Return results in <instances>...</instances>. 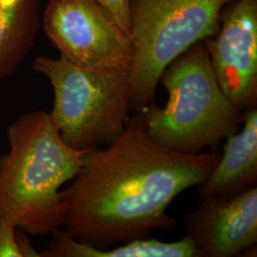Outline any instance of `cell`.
Segmentation results:
<instances>
[{
    "label": "cell",
    "mask_w": 257,
    "mask_h": 257,
    "mask_svg": "<svg viewBox=\"0 0 257 257\" xmlns=\"http://www.w3.org/2000/svg\"><path fill=\"white\" fill-rule=\"evenodd\" d=\"M220 154H185L162 147L136 111L118 138L88 151L71 185L61 191L63 230L81 242L105 248L170 230L167 210L180 193L203 183Z\"/></svg>",
    "instance_id": "cell-1"
},
{
    "label": "cell",
    "mask_w": 257,
    "mask_h": 257,
    "mask_svg": "<svg viewBox=\"0 0 257 257\" xmlns=\"http://www.w3.org/2000/svg\"><path fill=\"white\" fill-rule=\"evenodd\" d=\"M9 149L0 157V218L28 235L63 228L61 187L79 172L88 151L63 141L46 110L25 112L7 130Z\"/></svg>",
    "instance_id": "cell-2"
},
{
    "label": "cell",
    "mask_w": 257,
    "mask_h": 257,
    "mask_svg": "<svg viewBox=\"0 0 257 257\" xmlns=\"http://www.w3.org/2000/svg\"><path fill=\"white\" fill-rule=\"evenodd\" d=\"M159 83L168 92L165 106L153 102L141 112L149 136L162 147L199 154L242 124L244 111L222 91L204 40L170 63Z\"/></svg>",
    "instance_id": "cell-3"
},
{
    "label": "cell",
    "mask_w": 257,
    "mask_h": 257,
    "mask_svg": "<svg viewBox=\"0 0 257 257\" xmlns=\"http://www.w3.org/2000/svg\"><path fill=\"white\" fill-rule=\"evenodd\" d=\"M33 68L53 87L49 113L67 145L90 151L119 137L132 111L130 73L86 69L60 55L37 56Z\"/></svg>",
    "instance_id": "cell-4"
},
{
    "label": "cell",
    "mask_w": 257,
    "mask_h": 257,
    "mask_svg": "<svg viewBox=\"0 0 257 257\" xmlns=\"http://www.w3.org/2000/svg\"><path fill=\"white\" fill-rule=\"evenodd\" d=\"M230 0H130L135 58L130 71L131 110L155 102L159 79L175 58L213 36Z\"/></svg>",
    "instance_id": "cell-5"
},
{
    "label": "cell",
    "mask_w": 257,
    "mask_h": 257,
    "mask_svg": "<svg viewBox=\"0 0 257 257\" xmlns=\"http://www.w3.org/2000/svg\"><path fill=\"white\" fill-rule=\"evenodd\" d=\"M43 29L60 56L79 67L130 73L135 58L132 37L95 0H50Z\"/></svg>",
    "instance_id": "cell-6"
},
{
    "label": "cell",
    "mask_w": 257,
    "mask_h": 257,
    "mask_svg": "<svg viewBox=\"0 0 257 257\" xmlns=\"http://www.w3.org/2000/svg\"><path fill=\"white\" fill-rule=\"evenodd\" d=\"M222 91L238 109L257 103V0H230L216 33L204 40Z\"/></svg>",
    "instance_id": "cell-7"
},
{
    "label": "cell",
    "mask_w": 257,
    "mask_h": 257,
    "mask_svg": "<svg viewBox=\"0 0 257 257\" xmlns=\"http://www.w3.org/2000/svg\"><path fill=\"white\" fill-rule=\"evenodd\" d=\"M200 257H233L256 248L257 186L226 198L201 199L184 220Z\"/></svg>",
    "instance_id": "cell-8"
},
{
    "label": "cell",
    "mask_w": 257,
    "mask_h": 257,
    "mask_svg": "<svg viewBox=\"0 0 257 257\" xmlns=\"http://www.w3.org/2000/svg\"><path fill=\"white\" fill-rule=\"evenodd\" d=\"M243 127L226 137L223 154L211 174L198 185L199 200L226 198L256 187L257 108L244 111Z\"/></svg>",
    "instance_id": "cell-9"
},
{
    "label": "cell",
    "mask_w": 257,
    "mask_h": 257,
    "mask_svg": "<svg viewBox=\"0 0 257 257\" xmlns=\"http://www.w3.org/2000/svg\"><path fill=\"white\" fill-rule=\"evenodd\" d=\"M41 257H200L193 240L185 235L175 242L158 239H133L120 247L99 248L81 242L63 229L53 233V239L40 251Z\"/></svg>",
    "instance_id": "cell-10"
},
{
    "label": "cell",
    "mask_w": 257,
    "mask_h": 257,
    "mask_svg": "<svg viewBox=\"0 0 257 257\" xmlns=\"http://www.w3.org/2000/svg\"><path fill=\"white\" fill-rule=\"evenodd\" d=\"M40 0H0V79L15 74L37 36Z\"/></svg>",
    "instance_id": "cell-11"
},
{
    "label": "cell",
    "mask_w": 257,
    "mask_h": 257,
    "mask_svg": "<svg viewBox=\"0 0 257 257\" xmlns=\"http://www.w3.org/2000/svg\"><path fill=\"white\" fill-rule=\"evenodd\" d=\"M19 234V229L14 223L0 218V257H23Z\"/></svg>",
    "instance_id": "cell-12"
},
{
    "label": "cell",
    "mask_w": 257,
    "mask_h": 257,
    "mask_svg": "<svg viewBox=\"0 0 257 257\" xmlns=\"http://www.w3.org/2000/svg\"><path fill=\"white\" fill-rule=\"evenodd\" d=\"M117 21L130 35V0H95ZM131 36V35H130Z\"/></svg>",
    "instance_id": "cell-13"
}]
</instances>
